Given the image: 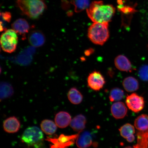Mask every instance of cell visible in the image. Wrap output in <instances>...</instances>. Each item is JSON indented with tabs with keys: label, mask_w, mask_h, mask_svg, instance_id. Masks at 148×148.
<instances>
[{
	"label": "cell",
	"mask_w": 148,
	"mask_h": 148,
	"mask_svg": "<svg viewBox=\"0 0 148 148\" xmlns=\"http://www.w3.org/2000/svg\"><path fill=\"white\" fill-rule=\"evenodd\" d=\"M115 12L112 5L104 4L101 1L92 2L86 9L88 17L94 23H109Z\"/></svg>",
	"instance_id": "1"
},
{
	"label": "cell",
	"mask_w": 148,
	"mask_h": 148,
	"mask_svg": "<svg viewBox=\"0 0 148 148\" xmlns=\"http://www.w3.org/2000/svg\"><path fill=\"white\" fill-rule=\"evenodd\" d=\"M16 5L23 14L32 19H37L47 8L45 0H16Z\"/></svg>",
	"instance_id": "2"
},
{
	"label": "cell",
	"mask_w": 148,
	"mask_h": 148,
	"mask_svg": "<svg viewBox=\"0 0 148 148\" xmlns=\"http://www.w3.org/2000/svg\"><path fill=\"white\" fill-rule=\"evenodd\" d=\"M88 36L94 44L103 45L110 37L108 23H94L88 28Z\"/></svg>",
	"instance_id": "3"
},
{
	"label": "cell",
	"mask_w": 148,
	"mask_h": 148,
	"mask_svg": "<svg viewBox=\"0 0 148 148\" xmlns=\"http://www.w3.org/2000/svg\"><path fill=\"white\" fill-rule=\"evenodd\" d=\"M43 138V133L38 127H32L24 131L21 140L29 147L38 148L42 144Z\"/></svg>",
	"instance_id": "4"
},
{
	"label": "cell",
	"mask_w": 148,
	"mask_h": 148,
	"mask_svg": "<svg viewBox=\"0 0 148 148\" xmlns=\"http://www.w3.org/2000/svg\"><path fill=\"white\" fill-rule=\"evenodd\" d=\"M13 29H7L1 34V48L3 50L9 53L14 52L18 43V36Z\"/></svg>",
	"instance_id": "5"
},
{
	"label": "cell",
	"mask_w": 148,
	"mask_h": 148,
	"mask_svg": "<svg viewBox=\"0 0 148 148\" xmlns=\"http://www.w3.org/2000/svg\"><path fill=\"white\" fill-rule=\"evenodd\" d=\"M78 134L71 136L61 135L58 138H49L48 140L53 144L51 148H68L73 144Z\"/></svg>",
	"instance_id": "6"
},
{
	"label": "cell",
	"mask_w": 148,
	"mask_h": 148,
	"mask_svg": "<svg viewBox=\"0 0 148 148\" xmlns=\"http://www.w3.org/2000/svg\"><path fill=\"white\" fill-rule=\"evenodd\" d=\"M126 103L130 110L136 113L141 111L144 106L143 98L135 93L127 96Z\"/></svg>",
	"instance_id": "7"
},
{
	"label": "cell",
	"mask_w": 148,
	"mask_h": 148,
	"mask_svg": "<svg viewBox=\"0 0 148 148\" xmlns=\"http://www.w3.org/2000/svg\"><path fill=\"white\" fill-rule=\"evenodd\" d=\"M106 83L104 77L99 72L95 71L90 74L88 78V86L92 89L99 91Z\"/></svg>",
	"instance_id": "8"
},
{
	"label": "cell",
	"mask_w": 148,
	"mask_h": 148,
	"mask_svg": "<svg viewBox=\"0 0 148 148\" xmlns=\"http://www.w3.org/2000/svg\"><path fill=\"white\" fill-rule=\"evenodd\" d=\"M33 47L27 48L21 52L16 58V62L23 66L30 64L32 60L33 55L36 51V49Z\"/></svg>",
	"instance_id": "9"
},
{
	"label": "cell",
	"mask_w": 148,
	"mask_h": 148,
	"mask_svg": "<svg viewBox=\"0 0 148 148\" xmlns=\"http://www.w3.org/2000/svg\"><path fill=\"white\" fill-rule=\"evenodd\" d=\"M76 143L79 148L89 147L93 143L91 134L88 131H82L79 132Z\"/></svg>",
	"instance_id": "10"
},
{
	"label": "cell",
	"mask_w": 148,
	"mask_h": 148,
	"mask_svg": "<svg viewBox=\"0 0 148 148\" xmlns=\"http://www.w3.org/2000/svg\"><path fill=\"white\" fill-rule=\"evenodd\" d=\"M28 40L29 43L33 47H40L45 43L46 38L45 35L41 31L34 30L29 33Z\"/></svg>",
	"instance_id": "11"
},
{
	"label": "cell",
	"mask_w": 148,
	"mask_h": 148,
	"mask_svg": "<svg viewBox=\"0 0 148 148\" xmlns=\"http://www.w3.org/2000/svg\"><path fill=\"white\" fill-rule=\"evenodd\" d=\"M114 63L116 67L120 71L131 72L134 69L130 61L124 55L118 56L114 60Z\"/></svg>",
	"instance_id": "12"
},
{
	"label": "cell",
	"mask_w": 148,
	"mask_h": 148,
	"mask_svg": "<svg viewBox=\"0 0 148 148\" xmlns=\"http://www.w3.org/2000/svg\"><path fill=\"white\" fill-rule=\"evenodd\" d=\"M12 27L17 34L23 36L29 32L30 28L27 20L23 18L16 20L12 23Z\"/></svg>",
	"instance_id": "13"
},
{
	"label": "cell",
	"mask_w": 148,
	"mask_h": 148,
	"mask_svg": "<svg viewBox=\"0 0 148 148\" xmlns=\"http://www.w3.org/2000/svg\"><path fill=\"white\" fill-rule=\"evenodd\" d=\"M20 122L15 116H11L5 119L3 123V128L5 132L8 133H15L19 130Z\"/></svg>",
	"instance_id": "14"
},
{
	"label": "cell",
	"mask_w": 148,
	"mask_h": 148,
	"mask_svg": "<svg viewBox=\"0 0 148 148\" xmlns=\"http://www.w3.org/2000/svg\"><path fill=\"white\" fill-rule=\"evenodd\" d=\"M111 112L113 116L116 119L124 118L127 113V108L125 103L117 102L113 104L111 107Z\"/></svg>",
	"instance_id": "15"
},
{
	"label": "cell",
	"mask_w": 148,
	"mask_h": 148,
	"mask_svg": "<svg viewBox=\"0 0 148 148\" xmlns=\"http://www.w3.org/2000/svg\"><path fill=\"white\" fill-rule=\"evenodd\" d=\"M71 119V116L69 113L62 111L56 114L55 120L57 126L60 128H64L70 124Z\"/></svg>",
	"instance_id": "16"
},
{
	"label": "cell",
	"mask_w": 148,
	"mask_h": 148,
	"mask_svg": "<svg viewBox=\"0 0 148 148\" xmlns=\"http://www.w3.org/2000/svg\"><path fill=\"white\" fill-rule=\"evenodd\" d=\"M119 131L121 136L127 142L131 143L134 141L135 130L134 126L130 123L126 124L120 127Z\"/></svg>",
	"instance_id": "17"
},
{
	"label": "cell",
	"mask_w": 148,
	"mask_h": 148,
	"mask_svg": "<svg viewBox=\"0 0 148 148\" xmlns=\"http://www.w3.org/2000/svg\"><path fill=\"white\" fill-rule=\"evenodd\" d=\"M86 123V119L82 114H79L75 116L71 120L70 127L74 131L80 132L84 130Z\"/></svg>",
	"instance_id": "18"
},
{
	"label": "cell",
	"mask_w": 148,
	"mask_h": 148,
	"mask_svg": "<svg viewBox=\"0 0 148 148\" xmlns=\"http://www.w3.org/2000/svg\"><path fill=\"white\" fill-rule=\"evenodd\" d=\"M123 85L125 90L128 92L136 91L139 87L138 81L133 77H126L123 81Z\"/></svg>",
	"instance_id": "19"
},
{
	"label": "cell",
	"mask_w": 148,
	"mask_h": 148,
	"mask_svg": "<svg viewBox=\"0 0 148 148\" xmlns=\"http://www.w3.org/2000/svg\"><path fill=\"white\" fill-rule=\"evenodd\" d=\"M40 126L42 131L48 135L54 134L57 129L56 124L50 120H43L40 124Z\"/></svg>",
	"instance_id": "20"
},
{
	"label": "cell",
	"mask_w": 148,
	"mask_h": 148,
	"mask_svg": "<svg viewBox=\"0 0 148 148\" xmlns=\"http://www.w3.org/2000/svg\"><path fill=\"white\" fill-rule=\"evenodd\" d=\"M136 128L140 132L148 130V116L143 114L138 116L134 121Z\"/></svg>",
	"instance_id": "21"
},
{
	"label": "cell",
	"mask_w": 148,
	"mask_h": 148,
	"mask_svg": "<svg viewBox=\"0 0 148 148\" xmlns=\"http://www.w3.org/2000/svg\"><path fill=\"white\" fill-rule=\"evenodd\" d=\"M1 101L12 97L14 93L13 88L10 83L2 82L1 83Z\"/></svg>",
	"instance_id": "22"
},
{
	"label": "cell",
	"mask_w": 148,
	"mask_h": 148,
	"mask_svg": "<svg viewBox=\"0 0 148 148\" xmlns=\"http://www.w3.org/2000/svg\"><path fill=\"white\" fill-rule=\"evenodd\" d=\"M68 99L73 104H79L83 99V96L81 92L75 88H72L69 90L68 94Z\"/></svg>",
	"instance_id": "23"
},
{
	"label": "cell",
	"mask_w": 148,
	"mask_h": 148,
	"mask_svg": "<svg viewBox=\"0 0 148 148\" xmlns=\"http://www.w3.org/2000/svg\"><path fill=\"white\" fill-rule=\"evenodd\" d=\"M137 143L135 148H148V130L145 132L139 131L137 134Z\"/></svg>",
	"instance_id": "24"
},
{
	"label": "cell",
	"mask_w": 148,
	"mask_h": 148,
	"mask_svg": "<svg viewBox=\"0 0 148 148\" xmlns=\"http://www.w3.org/2000/svg\"><path fill=\"white\" fill-rule=\"evenodd\" d=\"M70 3L75 6V11L80 12L89 6V0H70Z\"/></svg>",
	"instance_id": "25"
},
{
	"label": "cell",
	"mask_w": 148,
	"mask_h": 148,
	"mask_svg": "<svg viewBox=\"0 0 148 148\" xmlns=\"http://www.w3.org/2000/svg\"><path fill=\"white\" fill-rule=\"evenodd\" d=\"M124 95V92L121 89L114 88L111 90L109 99L111 102L120 101L123 99Z\"/></svg>",
	"instance_id": "26"
},
{
	"label": "cell",
	"mask_w": 148,
	"mask_h": 148,
	"mask_svg": "<svg viewBox=\"0 0 148 148\" xmlns=\"http://www.w3.org/2000/svg\"><path fill=\"white\" fill-rule=\"evenodd\" d=\"M1 31H5V24L9 23L12 19V14L10 12H1Z\"/></svg>",
	"instance_id": "27"
},
{
	"label": "cell",
	"mask_w": 148,
	"mask_h": 148,
	"mask_svg": "<svg viewBox=\"0 0 148 148\" xmlns=\"http://www.w3.org/2000/svg\"><path fill=\"white\" fill-rule=\"evenodd\" d=\"M139 77L141 80L148 81V65L144 64L140 66L138 71Z\"/></svg>",
	"instance_id": "28"
},
{
	"label": "cell",
	"mask_w": 148,
	"mask_h": 148,
	"mask_svg": "<svg viewBox=\"0 0 148 148\" xmlns=\"http://www.w3.org/2000/svg\"><path fill=\"white\" fill-rule=\"evenodd\" d=\"M94 50L93 49H88L85 51V54L87 56H88L92 54Z\"/></svg>",
	"instance_id": "29"
},
{
	"label": "cell",
	"mask_w": 148,
	"mask_h": 148,
	"mask_svg": "<svg viewBox=\"0 0 148 148\" xmlns=\"http://www.w3.org/2000/svg\"><path fill=\"white\" fill-rule=\"evenodd\" d=\"M145 14V24L147 25V26L148 27V12H146Z\"/></svg>",
	"instance_id": "30"
},
{
	"label": "cell",
	"mask_w": 148,
	"mask_h": 148,
	"mask_svg": "<svg viewBox=\"0 0 148 148\" xmlns=\"http://www.w3.org/2000/svg\"><path fill=\"white\" fill-rule=\"evenodd\" d=\"M135 148L134 147H125V148Z\"/></svg>",
	"instance_id": "31"
}]
</instances>
